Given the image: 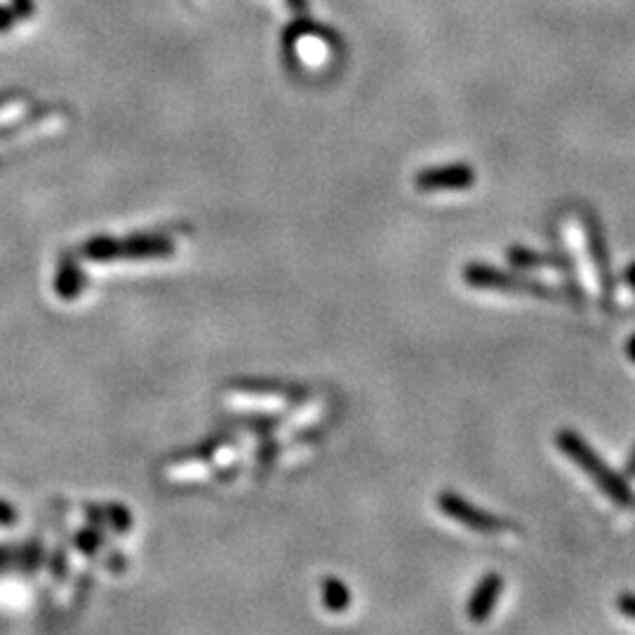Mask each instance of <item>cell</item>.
<instances>
[{
    "label": "cell",
    "instance_id": "1",
    "mask_svg": "<svg viewBox=\"0 0 635 635\" xmlns=\"http://www.w3.org/2000/svg\"><path fill=\"white\" fill-rule=\"evenodd\" d=\"M556 443L560 447V452L570 461H574V464L596 483L598 490L603 492L607 499H612L614 504L621 508H635V492L631 490V485L626 483V478L621 476V473L612 471L603 461V457H600L579 433H574L570 429L560 431L556 436Z\"/></svg>",
    "mask_w": 635,
    "mask_h": 635
},
{
    "label": "cell",
    "instance_id": "2",
    "mask_svg": "<svg viewBox=\"0 0 635 635\" xmlns=\"http://www.w3.org/2000/svg\"><path fill=\"white\" fill-rule=\"evenodd\" d=\"M466 285L476 287V290H490V292H513V294H530L537 299H548V302H558V299L570 297L567 290H556V287L541 283L537 278L523 276V273H513L497 269V266L473 262L464 269Z\"/></svg>",
    "mask_w": 635,
    "mask_h": 635
},
{
    "label": "cell",
    "instance_id": "3",
    "mask_svg": "<svg viewBox=\"0 0 635 635\" xmlns=\"http://www.w3.org/2000/svg\"><path fill=\"white\" fill-rule=\"evenodd\" d=\"M438 508L440 513H445L454 523L469 527V530L478 534H501L518 530V525L513 523V520L494 516V513L485 511V508L473 506L469 499H464L457 492L438 494Z\"/></svg>",
    "mask_w": 635,
    "mask_h": 635
},
{
    "label": "cell",
    "instance_id": "4",
    "mask_svg": "<svg viewBox=\"0 0 635 635\" xmlns=\"http://www.w3.org/2000/svg\"><path fill=\"white\" fill-rule=\"evenodd\" d=\"M476 184V170L469 163H450L440 167L421 170L414 177L417 191L438 193V191H466Z\"/></svg>",
    "mask_w": 635,
    "mask_h": 635
},
{
    "label": "cell",
    "instance_id": "5",
    "mask_svg": "<svg viewBox=\"0 0 635 635\" xmlns=\"http://www.w3.org/2000/svg\"><path fill=\"white\" fill-rule=\"evenodd\" d=\"M584 233H586V245L588 252H591L593 264L598 269V278H600V287H603V297L605 304L610 306L614 304V273H612V259H610V250H607L605 243V233L600 229V222L596 217L586 215L584 217Z\"/></svg>",
    "mask_w": 635,
    "mask_h": 635
},
{
    "label": "cell",
    "instance_id": "6",
    "mask_svg": "<svg viewBox=\"0 0 635 635\" xmlns=\"http://www.w3.org/2000/svg\"><path fill=\"white\" fill-rule=\"evenodd\" d=\"M501 591H504V577L497 572L485 574L483 579L478 581V586L473 588L469 605H466V614L473 624H483V621L490 619V614L494 607H497Z\"/></svg>",
    "mask_w": 635,
    "mask_h": 635
},
{
    "label": "cell",
    "instance_id": "7",
    "mask_svg": "<svg viewBox=\"0 0 635 635\" xmlns=\"http://www.w3.org/2000/svg\"><path fill=\"white\" fill-rule=\"evenodd\" d=\"M508 262L518 269H556L563 271L567 276L574 273V262L567 254H556V252H537L530 250V247H511L508 250Z\"/></svg>",
    "mask_w": 635,
    "mask_h": 635
},
{
    "label": "cell",
    "instance_id": "8",
    "mask_svg": "<svg viewBox=\"0 0 635 635\" xmlns=\"http://www.w3.org/2000/svg\"><path fill=\"white\" fill-rule=\"evenodd\" d=\"M325 605L334 612H342L351 605V591L346 588L342 581L330 579L325 584Z\"/></svg>",
    "mask_w": 635,
    "mask_h": 635
},
{
    "label": "cell",
    "instance_id": "9",
    "mask_svg": "<svg viewBox=\"0 0 635 635\" xmlns=\"http://www.w3.org/2000/svg\"><path fill=\"white\" fill-rule=\"evenodd\" d=\"M617 607L626 614L628 619H635V593H621L617 600Z\"/></svg>",
    "mask_w": 635,
    "mask_h": 635
},
{
    "label": "cell",
    "instance_id": "10",
    "mask_svg": "<svg viewBox=\"0 0 635 635\" xmlns=\"http://www.w3.org/2000/svg\"><path fill=\"white\" fill-rule=\"evenodd\" d=\"M12 10H15V15L19 19H31L33 12H36L33 0H12Z\"/></svg>",
    "mask_w": 635,
    "mask_h": 635
},
{
    "label": "cell",
    "instance_id": "11",
    "mask_svg": "<svg viewBox=\"0 0 635 635\" xmlns=\"http://www.w3.org/2000/svg\"><path fill=\"white\" fill-rule=\"evenodd\" d=\"M17 15H15V10L12 8H3V5H0V33H8L12 26L17 24Z\"/></svg>",
    "mask_w": 635,
    "mask_h": 635
},
{
    "label": "cell",
    "instance_id": "12",
    "mask_svg": "<svg viewBox=\"0 0 635 635\" xmlns=\"http://www.w3.org/2000/svg\"><path fill=\"white\" fill-rule=\"evenodd\" d=\"M287 8H290L292 12H297L299 17H306L309 15V0H285Z\"/></svg>",
    "mask_w": 635,
    "mask_h": 635
},
{
    "label": "cell",
    "instance_id": "13",
    "mask_svg": "<svg viewBox=\"0 0 635 635\" xmlns=\"http://www.w3.org/2000/svg\"><path fill=\"white\" fill-rule=\"evenodd\" d=\"M621 280H624V283L631 287V290H635V264L628 266V269L624 271V278H621Z\"/></svg>",
    "mask_w": 635,
    "mask_h": 635
},
{
    "label": "cell",
    "instance_id": "14",
    "mask_svg": "<svg viewBox=\"0 0 635 635\" xmlns=\"http://www.w3.org/2000/svg\"><path fill=\"white\" fill-rule=\"evenodd\" d=\"M624 478H635V450L631 452V457L626 461V469H624Z\"/></svg>",
    "mask_w": 635,
    "mask_h": 635
},
{
    "label": "cell",
    "instance_id": "15",
    "mask_svg": "<svg viewBox=\"0 0 635 635\" xmlns=\"http://www.w3.org/2000/svg\"><path fill=\"white\" fill-rule=\"evenodd\" d=\"M626 356H628V360H631V363H635V334L631 339H628V344H626Z\"/></svg>",
    "mask_w": 635,
    "mask_h": 635
}]
</instances>
